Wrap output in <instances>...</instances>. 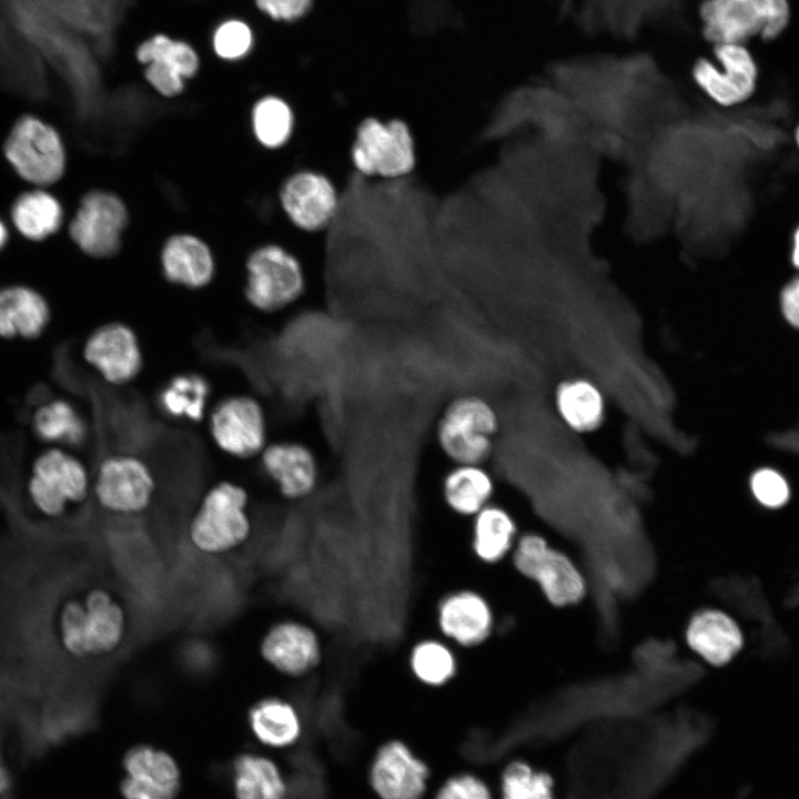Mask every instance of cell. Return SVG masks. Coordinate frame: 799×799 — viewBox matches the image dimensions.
Segmentation results:
<instances>
[{
  "instance_id": "obj_1",
  "label": "cell",
  "mask_w": 799,
  "mask_h": 799,
  "mask_svg": "<svg viewBox=\"0 0 799 799\" xmlns=\"http://www.w3.org/2000/svg\"><path fill=\"white\" fill-rule=\"evenodd\" d=\"M129 616L120 597L103 585H89L65 596L52 617L61 650L78 660L108 658L124 645Z\"/></svg>"
},
{
  "instance_id": "obj_2",
  "label": "cell",
  "mask_w": 799,
  "mask_h": 799,
  "mask_svg": "<svg viewBox=\"0 0 799 799\" xmlns=\"http://www.w3.org/2000/svg\"><path fill=\"white\" fill-rule=\"evenodd\" d=\"M250 494L233 481L212 485L201 497L186 527L191 547L205 556H223L245 545L252 535Z\"/></svg>"
},
{
  "instance_id": "obj_3",
  "label": "cell",
  "mask_w": 799,
  "mask_h": 799,
  "mask_svg": "<svg viewBox=\"0 0 799 799\" xmlns=\"http://www.w3.org/2000/svg\"><path fill=\"white\" fill-rule=\"evenodd\" d=\"M701 32L711 44H770L780 40L793 20L791 0H704Z\"/></svg>"
},
{
  "instance_id": "obj_4",
  "label": "cell",
  "mask_w": 799,
  "mask_h": 799,
  "mask_svg": "<svg viewBox=\"0 0 799 799\" xmlns=\"http://www.w3.org/2000/svg\"><path fill=\"white\" fill-rule=\"evenodd\" d=\"M499 426L498 413L486 397L461 393L442 409L435 424V443L452 464H485L493 454Z\"/></svg>"
},
{
  "instance_id": "obj_5",
  "label": "cell",
  "mask_w": 799,
  "mask_h": 799,
  "mask_svg": "<svg viewBox=\"0 0 799 799\" xmlns=\"http://www.w3.org/2000/svg\"><path fill=\"white\" fill-rule=\"evenodd\" d=\"M92 489V476L72 449L45 446L32 461L26 495L36 513L48 519L64 516L82 504Z\"/></svg>"
},
{
  "instance_id": "obj_6",
  "label": "cell",
  "mask_w": 799,
  "mask_h": 799,
  "mask_svg": "<svg viewBox=\"0 0 799 799\" xmlns=\"http://www.w3.org/2000/svg\"><path fill=\"white\" fill-rule=\"evenodd\" d=\"M510 554L518 575L533 581L552 606H576L586 597L588 585L581 568L543 534L520 535Z\"/></svg>"
},
{
  "instance_id": "obj_7",
  "label": "cell",
  "mask_w": 799,
  "mask_h": 799,
  "mask_svg": "<svg viewBox=\"0 0 799 799\" xmlns=\"http://www.w3.org/2000/svg\"><path fill=\"white\" fill-rule=\"evenodd\" d=\"M11 170L32 188L55 184L64 174L67 153L59 131L44 119L23 114L10 128L2 146Z\"/></svg>"
},
{
  "instance_id": "obj_8",
  "label": "cell",
  "mask_w": 799,
  "mask_h": 799,
  "mask_svg": "<svg viewBox=\"0 0 799 799\" xmlns=\"http://www.w3.org/2000/svg\"><path fill=\"white\" fill-rule=\"evenodd\" d=\"M156 478L149 464L132 453L102 458L92 476L91 495L105 513L118 517L143 514L152 504Z\"/></svg>"
},
{
  "instance_id": "obj_9",
  "label": "cell",
  "mask_w": 799,
  "mask_h": 799,
  "mask_svg": "<svg viewBox=\"0 0 799 799\" xmlns=\"http://www.w3.org/2000/svg\"><path fill=\"white\" fill-rule=\"evenodd\" d=\"M715 60L700 58L692 67L697 85L721 107H737L751 100L760 85V64L750 44L712 45Z\"/></svg>"
},
{
  "instance_id": "obj_10",
  "label": "cell",
  "mask_w": 799,
  "mask_h": 799,
  "mask_svg": "<svg viewBox=\"0 0 799 799\" xmlns=\"http://www.w3.org/2000/svg\"><path fill=\"white\" fill-rule=\"evenodd\" d=\"M244 294L256 310L271 313L281 311L303 294L305 279L301 264L286 250L266 245L249 259Z\"/></svg>"
},
{
  "instance_id": "obj_11",
  "label": "cell",
  "mask_w": 799,
  "mask_h": 799,
  "mask_svg": "<svg viewBox=\"0 0 799 799\" xmlns=\"http://www.w3.org/2000/svg\"><path fill=\"white\" fill-rule=\"evenodd\" d=\"M355 168L368 175L397 178L415 164L414 140L401 120L365 119L357 128L351 150Z\"/></svg>"
},
{
  "instance_id": "obj_12",
  "label": "cell",
  "mask_w": 799,
  "mask_h": 799,
  "mask_svg": "<svg viewBox=\"0 0 799 799\" xmlns=\"http://www.w3.org/2000/svg\"><path fill=\"white\" fill-rule=\"evenodd\" d=\"M209 432L220 451L240 459L260 455L269 444L265 411L250 395L219 401L209 413Z\"/></svg>"
},
{
  "instance_id": "obj_13",
  "label": "cell",
  "mask_w": 799,
  "mask_h": 799,
  "mask_svg": "<svg viewBox=\"0 0 799 799\" xmlns=\"http://www.w3.org/2000/svg\"><path fill=\"white\" fill-rule=\"evenodd\" d=\"M431 768L405 741L390 739L374 752L367 781L378 799H424Z\"/></svg>"
},
{
  "instance_id": "obj_14",
  "label": "cell",
  "mask_w": 799,
  "mask_h": 799,
  "mask_svg": "<svg viewBox=\"0 0 799 799\" xmlns=\"http://www.w3.org/2000/svg\"><path fill=\"white\" fill-rule=\"evenodd\" d=\"M261 660L274 672L296 679L311 674L322 657L321 639L315 629L297 619L272 623L257 644Z\"/></svg>"
},
{
  "instance_id": "obj_15",
  "label": "cell",
  "mask_w": 799,
  "mask_h": 799,
  "mask_svg": "<svg viewBox=\"0 0 799 799\" xmlns=\"http://www.w3.org/2000/svg\"><path fill=\"white\" fill-rule=\"evenodd\" d=\"M85 363L107 383L125 385L143 368V352L135 331L123 322L94 328L82 346Z\"/></svg>"
},
{
  "instance_id": "obj_16",
  "label": "cell",
  "mask_w": 799,
  "mask_h": 799,
  "mask_svg": "<svg viewBox=\"0 0 799 799\" xmlns=\"http://www.w3.org/2000/svg\"><path fill=\"white\" fill-rule=\"evenodd\" d=\"M125 224L127 210L122 201L111 193L92 191L81 199L68 232L84 254L107 257L119 249Z\"/></svg>"
},
{
  "instance_id": "obj_17",
  "label": "cell",
  "mask_w": 799,
  "mask_h": 799,
  "mask_svg": "<svg viewBox=\"0 0 799 799\" xmlns=\"http://www.w3.org/2000/svg\"><path fill=\"white\" fill-rule=\"evenodd\" d=\"M260 457L262 472L284 499L303 500L317 489L320 461L305 443L290 439L273 442L265 446Z\"/></svg>"
},
{
  "instance_id": "obj_18",
  "label": "cell",
  "mask_w": 799,
  "mask_h": 799,
  "mask_svg": "<svg viewBox=\"0 0 799 799\" xmlns=\"http://www.w3.org/2000/svg\"><path fill=\"white\" fill-rule=\"evenodd\" d=\"M124 778L120 792L124 799H175L181 773L175 759L151 745H136L124 755Z\"/></svg>"
},
{
  "instance_id": "obj_19",
  "label": "cell",
  "mask_w": 799,
  "mask_h": 799,
  "mask_svg": "<svg viewBox=\"0 0 799 799\" xmlns=\"http://www.w3.org/2000/svg\"><path fill=\"white\" fill-rule=\"evenodd\" d=\"M436 621L443 637L463 648L482 645L495 626L488 599L474 589H459L445 595L438 603Z\"/></svg>"
},
{
  "instance_id": "obj_20",
  "label": "cell",
  "mask_w": 799,
  "mask_h": 799,
  "mask_svg": "<svg viewBox=\"0 0 799 799\" xmlns=\"http://www.w3.org/2000/svg\"><path fill=\"white\" fill-rule=\"evenodd\" d=\"M138 60L145 64V79L160 94L173 97L184 88V78L195 74L199 58L191 45L156 34L142 42Z\"/></svg>"
},
{
  "instance_id": "obj_21",
  "label": "cell",
  "mask_w": 799,
  "mask_h": 799,
  "mask_svg": "<svg viewBox=\"0 0 799 799\" xmlns=\"http://www.w3.org/2000/svg\"><path fill=\"white\" fill-rule=\"evenodd\" d=\"M280 196L290 220L306 231L325 226L337 208L334 185L326 176L313 171L292 175L284 183Z\"/></svg>"
},
{
  "instance_id": "obj_22",
  "label": "cell",
  "mask_w": 799,
  "mask_h": 799,
  "mask_svg": "<svg viewBox=\"0 0 799 799\" xmlns=\"http://www.w3.org/2000/svg\"><path fill=\"white\" fill-rule=\"evenodd\" d=\"M50 322V304L38 290L26 284L0 287V338L36 340Z\"/></svg>"
},
{
  "instance_id": "obj_23",
  "label": "cell",
  "mask_w": 799,
  "mask_h": 799,
  "mask_svg": "<svg viewBox=\"0 0 799 799\" xmlns=\"http://www.w3.org/2000/svg\"><path fill=\"white\" fill-rule=\"evenodd\" d=\"M688 647L708 664L722 666L742 647V634L736 621L718 609L695 613L686 625Z\"/></svg>"
},
{
  "instance_id": "obj_24",
  "label": "cell",
  "mask_w": 799,
  "mask_h": 799,
  "mask_svg": "<svg viewBox=\"0 0 799 799\" xmlns=\"http://www.w3.org/2000/svg\"><path fill=\"white\" fill-rule=\"evenodd\" d=\"M246 721L253 737L274 749L292 747L303 735L300 710L291 700L277 695H266L252 702Z\"/></svg>"
},
{
  "instance_id": "obj_25",
  "label": "cell",
  "mask_w": 799,
  "mask_h": 799,
  "mask_svg": "<svg viewBox=\"0 0 799 799\" xmlns=\"http://www.w3.org/2000/svg\"><path fill=\"white\" fill-rule=\"evenodd\" d=\"M34 437L45 446L72 449L84 444L89 425L80 408L64 397L42 401L31 413Z\"/></svg>"
},
{
  "instance_id": "obj_26",
  "label": "cell",
  "mask_w": 799,
  "mask_h": 799,
  "mask_svg": "<svg viewBox=\"0 0 799 799\" xmlns=\"http://www.w3.org/2000/svg\"><path fill=\"white\" fill-rule=\"evenodd\" d=\"M496 485L485 464H453L441 481L446 507L455 515L474 517L492 503Z\"/></svg>"
},
{
  "instance_id": "obj_27",
  "label": "cell",
  "mask_w": 799,
  "mask_h": 799,
  "mask_svg": "<svg viewBox=\"0 0 799 799\" xmlns=\"http://www.w3.org/2000/svg\"><path fill=\"white\" fill-rule=\"evenodd\" d=\"M10 224L24 240L43 242L62 226L64 212L58 198L45 188L19 193L9 211Z\"/></svg>"
},
{
  "instance_id": "obj_28",
  "label": "cell",
  "mask_w": 799,
  "mask_h": 799,
  "mask_svg": "<svg viewBox=\"0 0 799 799\" xmlns=\"http://www.w3.org/2000/svg\"><path fill=\"white\" fill-rule=\"evenodd\" d=\"M162 269L166 279L175 284L200 289L212 280L214 262L206 244L189 235H174L163 247Z\"/></svg>"
},
{
  "instance_id": "obj_29",
  "label": "cell",
  "mask_w": 799,
  "mask_h": 799,
  "mask_svg": "<svg viewBox=\"0 0 799 799\" xmlns=\"http://www.w3.org/2000/svg\"><path fill=\"white\" fill-rule=\"evenodd\" d=\"M555 405L566 426L576 433L594 432L605 418L604 394L594 382L585 377L563 381L555 392Z\"/></svg>"
},
{
  "instance_id": "obj_30",
  "label": "cell",
  "mask_w": 799,
  "mask_h": 799,
  "mask_svg": "<svg viewBox=\"0 0 799 799\" xmlns=\"http://www.w3.org/2000/svg\"><path fill=\"white\" fill-rule=\"evenodd\" d=\"M517 532L512 513L492 502L472 517L473 553L485 564H497L510 554Z\"/></svg>"
},
{
  "instance_id": "obj_31",
  "label": "cell",
  "mask_w": 799,
  "mask_h": 799,
  "mask_svg": "<svg viewBox=\"0 0 799 799\" xmlns=\"http://www.w3.org/2000/svg\"><path fill=\"white\" fill-rule=\"evenodd\" d=\"M236 799H286L287 783L275 761L252 752L237 756L232 765Z\"/></svg>"
},
{
  "instance_id": "obj_32",
  "label": "cell",
  "mask_w": 799,
  "mask_h": 799,
  "mask_svg": "<svg viewBox=\"0 0 799 799\" xmlns=\"http://www.w3.org/2000/svg\"><path fill=\"white\" fill-rule=\"evenodd\" d=\"M210 397L211 385L202 374L183 372L161 386L156 401L165 416L198 423L206 414Z\"/></svg>"
},
{
  "instance_id": "obj_33",
  "label": "cell",
  "mask_w": 799,
  "mask_h": 799,
  "mask_svg": "<svg viewBox=\"0 0 799 799\" xmlns=\"http://www.w3.org/2000/svg\"><path fill=\"white\" fill-rule=\"evenodd\" d=\"M408 666L418 682L431 688H439L455 677L458 661L447 641L425 638L412 647Z\"/></svg>"
},
{
  "instance_id": "obj_34",
  "label": "cell",
  "mask_w": 799,
  "mask_h": 799,
  "mask_svg": "<svg viewBox=\"0 0 799 799\" xmlns=\"http://www.w3.org/2000/svg\"><path fill=\"white\" fill-rule=\"evenodd\" d=\"M293 123L290 105L277 97H265L253 108V131L259 142L266 148L283 145L292 134Z\"/></svg>"
},
{
  "instance_id": "obj_35",
  "label": "cell",
  "mask_w": 799,
  "mask_h": 799,
  "mask_svg": "<svg viewBox=\"0 0 799 799\" xmlns=\"http://www.w3.org/2000/svg\"><path fill=\"white\" fill-rule=\"evenodd\" d=\"M500 799H555L554 782L547 772L515 760L503 770L499 779Z\"/></svg>"
},
{
  "instance_id": "obj_36",
  "label": "cell",
  "mask_w": 799,
  "mask_h": 799,
  "mask_svg": "<svg viewBox=\"0 0 799 799\" xmlns=\"http://www.w3.org/2000/svg\"><path fill=\"white\" fill-rule=\"evenodd\" d=\"M55 16L71 29L97 32L102 16V0H49Z\"/></svg>"
},
{
  "instance_id": "obj_37",
  "label": "cell",
  "mask_w": 799,
  "mask_h": 799,
  "mask_svg": "<svg viewBox=\"0 0 799 799\" xmlns=\"http://www.w3.org/2000/svg\"><path fill=\"white\" fill-rule=\"evenodd\" d=\"M252 42V31L241 20L224 21L213 34L214 51L225 60H237L244 57L250 51Z\"/></svg>"
},
{
  "instance_id": "obj_38",
  "label": "cell",
  "mask_w": 799,
  "mask_h": 799,
  "mask_svg": "<svg viewBox=\"0 0 799 799\" xmlns=\"http://www.w3.org/2000/svg\"><path fill=\"white\" fill-rule=\"evenodd\" d=\"M434 799H494L487 782L473 772L448 776L436 789Z\"/></svg>"
},
{
  "instance_id": "obj_39",
  "label": "cell",
  "mask_w": 799,
  "mask_h": 799,
  "mask_svg": "<svg viewBox=\"0 0 799 799\" xmlns=\"http://www.w3.org/2000/svg\"><path fill=\"white\" fill-rule=\"evenodd\" d=\"M750 484L755 497L765 506L779 507L789 497L786 481L775 471H758L754 474Z\"/></svg>"
},
{
  "instance_id": "obj_40",
  "label": "cell",
  "mask_w": 799,
  "mask_h": 799,
  "mask_svg": "<svg viewBox=\"0 0 799 799\" xmlns=\"http://www.w3.org/2000/svg\"><path fill=\"white\" fill-rule=\"evenodd\" d=\"M260 10L276 20L292 21L302 17L311 0H255Z\"/></svg>"
},
{
  "instance_id": "obj_41",
  "label": "cell",
  "mask_w": 799,
  "mask_h": 799,
  "mask_svg": "<svg viewBox=\"0 0 799 799\" xmlns=\"http://www.w3.org/2000/svg\"><path fill=\"white\" fill-rule=\"evenodd\" d=\"M781 311L789 323L799 327V276L793 277L780 293Z\"/></svg>"
},
{
  "instance_id": "obj_42",
  "label": "cell",
  "mask_w": 799,
  "mask_h": 799,
  "mask_svg": "<svg viewBox=\"0 0 799 799\" xmlns=\"http://www.w3.org/2000/svg\"><path fill=\"white\" fill-rule=\"evenodd\" d=\"M790 263L793 269L799 270V224L792 233Z\"/></svg>"
},
{
  "instance_id": "obj_43",
  "label": "cell",
  "mask_w": 799,
  "mask_h": 799,
  "mask_svg": "<svg viewBox=\"0 0 799 799\" xmlns=\"http://www.w3.org/2000/svg\"><path fill=\"white\" fill-rule=\"evenodd\" d=\"M12 787V776L9 769L0 761V797Z\"/></svg>"
},
{
  "instance_id": "obj_44",
  "label": "cell",
  "mask_w": 799,
  "mask_h": 799,
  "mask_svg": "<svg viewBox=\"0 0 799 799\" xmlns=\"http://www.w3.org/2000/svg\"><path fill=\"white\" fill-rule=\"evenodd\" d=\"M10 240V230L4 220L0 218V252L7 246Z\"/></svg>"
},
{
  "instance_id": "obj_45",
  "label": "cell",
  "mask_w": 799,
  "mask_h": 799,
  "mask_svg": "<svg viewBox=\"0 0 799 799\" xmlns=\"http://www.w3.org/2000/svg\"><path fill=\"white\" fill-rule=\"evenodd\" d=\"M793 141H795V144H796V146H797V149H798V151H799V121H798V123L796 124L795 130H793Z\"/></svg>"
}]
</instances>
